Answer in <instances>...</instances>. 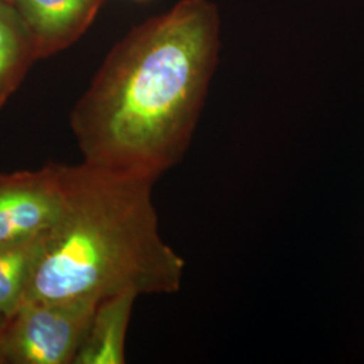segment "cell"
Segmentation results:
<instances>
[{
  "mask_svg": "<svg viewBox=\"0 0 364 364\" xmlns=\"http://www.w3.org/2000/svg\"><path fill=\"white\" fill-rule=\"evenodd\" d=\"M220 16L210 0H181L117 42L75 105L82 159L156 182L193 141L219 63Z\"/></svg>",
  "mask_w": 364,
  "mask_h": 364,
  "instance_id": "1",
  "label": "cell"
},
{
  "mask_svg": "<svg viewBox=\"0 0 364 364\" xmlns=\"http://www.w3.org/2000/svg\"><path fill=\"white\" fill-rule=\"evenodd\" d=\"M63 182L61 213L21 304L180 290L186 263L159 232L156 182L85 161L63 164Z\"/></svg>",
  "mask_w": 364,
  "mask_h": 364,
  "instance_id": "2",
  "label": "cell"
},
{
  "mask_svg": "<svg viewBox=\"0 0 364 364\" xmlns=\"http://www.w3.org/2000/svg\"><path fill=\"white\" fill-rule=\"evenodd\" d=\"M100 301H37L21 304L6 328L11 364H73Z\"/></svg>",
  "mask_w": 364,
  "mask_h": 364,
  "instance_id": "3",
  "label": "cell"
},
{
  "mask_svg": "<svg viewBox=\"0 0 364 364\" xmlns=\"http://www.w3.org/2000/svg\"><path fill=\"white\" fill-rule=\"evenodd\" d=\"M63 198V164L0 173V247L49 232Z\"/></svg>",
  "mask_w": 364,
  "mask_h": 364,
  "instance_id": "4",
  "label": "cell"
},
{
  "mask_svg": "<svg viewBox=\"0 0 364 364\" xmlns=\"http://www.w3.org/2000/svg\"><path fill=\"white\" fill-rule=\"evenodd\" d=\"M105 0H13L36 46L37 58L61 52L76 42Z\"/></svg>",
  "mask_w": 364,
  "mask_h": 364,
  "instance_id": "5",
  "label": "cell"
},
{
  "mask_svg": "<svg viewBox=\"0 0 364 364\" xmlns=\"http://www.w3.org/2000/svg\"><path fill=\"white\" fill-rule=\"evenodd\" d=\"M135 293L103 299L92 314L73 364H123Z\"/></svg>",
  "mask_w": 364,
  "mask_h": 364,
  "instance_id": "6",
  "label": "cell"
},
{
  "mask_svg": "<svg viewBox=\"0 0 364 364\" xmlns=\"http://www.w3.org/2000/svg\"><path fill=\"white\" fill-rule=\"evenodd\" d=\"M38 60L34 41L13 3L0 0V109Z\"/></svg>",
  "mask_w": 364,
  "mask_h": 364,
  "instance_id": "7",
  "label": "cell"
},
{
  "mask_svg": "<svg viewBox=\"0 0 364 364\" xmlns=\"http://www.w3.org/2000/svg\"><path fill=\"white\" fill-rule=\"evenodd\" d=\"M46 234L0 247V326H7L26 293Z\"/></svg>",
  "mask_w": 364,
  "mask_h": 364,
  "instance_id": "8",
  "label": "cell"
},
{
  "mask_svg": "<svg viewBox=\"0 0 364 364\" xmlns=\"http://www.w3.org/2000/svg\"><path fill=\"white\" fill-rule=\"evenodd\" d=\"M6 326H0V364L7 363L6 358Z\"/></svg>",
  "mask_w": 364,
  "mask_h": 364,
  "instance_id": "9",
  "label": "cell"
},
{
  "mask_svg": "<svg viewBox=\"0 0 364 364\" xmlns=\"http://www.w3.org/2000/svg\"><path fill=\"white\" fill-rule=\"evenodd\" d=\"M3 1H9V3H13V0H3Z\"/></svg>",
  "mask_w": 364,
  "mask_h": 364,
  "instance_id": "10",
  "label": "cell"
}]
</instances>
